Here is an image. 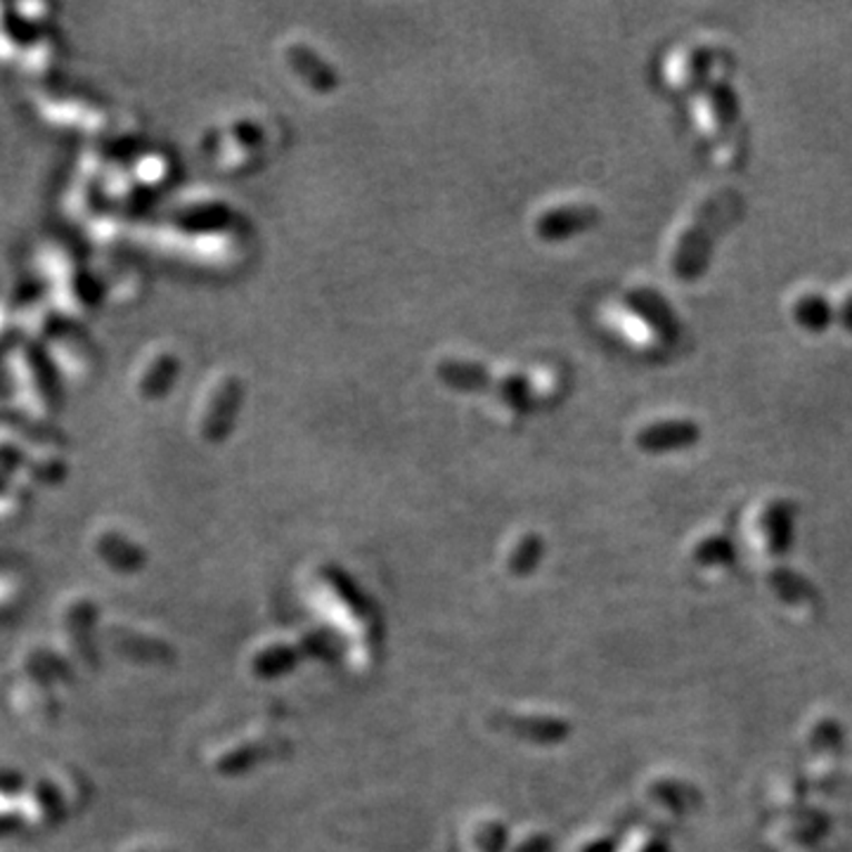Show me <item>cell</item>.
<instances>
[{"mask_svg": "<svg viewBox=\"0 0 852 852\" xmlns=\"http://www.w3.org/2000/svg\"><path fill=\"white\" fill-rule=\"evenodd\" d=\"M235 133H237V138H239L242 143H246V145H256V143L263 140L261 128H258L256 124H252V121H242V124H237V126H235Z\"/></svg>", "mask_w": 852, "mask_h": 852, "instance_id": "4fadbf2b", "label": "cell"}, {"mask_svg": "<svg viewBox=\"0 0 852 852\" xmlns=\"http://www.w3.org/2000/svg\"><path fill=\"white\" fill-rule=\"evenodd\" d=\"M599 221H601V214L595 204L557 206V208H549V212H545L536 221V235L542 242H561V239L593 231Z\"/></svg>", "mask_w": 852, "mask_h": 852, "instance_id": "3957f363", "label": "cell"}, {"mask_svg": "<svg viewBox=\"0 0 852 852\" xmlns=\"http://www.w3.org/2000/svg\"><path fill=\"white\" fill-rule=\"evenodd\" d=\"M298 79L315 92H332L339 86L336 71L306 43H294L284 52Z\"/></svg>", "mask_w": 852, "mask_h": 852, "instance_id": "52a82bcc", "label": "cell"}, {"mask_svg": "<svg viewBox=\"0 0 852 852\" xmlns=\"http://www.w3.org/2000/svg\"><path fill=\"white\" fill-rule=\"evenodd\" d=\"M242 405V382L237 376H227L214 393V401L208 405L204 420V435L208 441L221 443L231 435L237 412Z\"/></svg>", "mask_w": 852, "mask_h": 852, "instance_id": "5b68a950", "label": "cell"}, {"mask_svg": "<svg viewBox=\"0 0 852 852\" xmlns=\"http://www.w3.org/2000/svg\"><path fill=\"white\" fill-rule=\"evenodd\" d=\"M791 315L795 320V325L810 334H824L833 322H836V309H833V303L817 292H810L795 298Z\"/></svg>", "mask_w": 852, "mask_h": 852, "instance_id": "9c48e42d", "label": "cell"}, {"mask_svg": "<svg viewBox=\"0 0 852 852\" xmlns=\"http://www.w3.org/2000/svg\"><path fill=\"white\" fill-rule=\"evenodd\" d=\"M708 107L713 114V121L723 136H732V133L742 126V102L738 95L727 81H717L708 86Z\"/></svg>", "mask_w": 852, "mask_h": 852, "instance_id": "30bf717a", "label": "cell"}, {"mask_svg": "<svg viewBox=\"0 0 852 852\" xmlns=\"http://www.w3.org/2000/svg\"><path fill=\"white\" fill-rule=\"evenodd\" d=\"M836 322L848 334H852V294H848L841 306L836 309Z\"/></svg>", "mask_w": 852, "mask_h": 852, "instance_id": "5bb4252c", "label": "cell"}, {"mask_svg": "<svg viewBox=\"0 0 852 852\" xmlns=\"http://www.w3.org/2000/svg\"><path fill=\"white\" fill-rule=\"evenodd\" d=\"M435 372H439V379L448 389L460 391V393H498L500 395V391H502L505 376L490 374L479 363H467V360L445 358L443 363L435 368Z\"/></svg>", "mask_w": 852, "mask_h": 852, "instance_id": "8992f818", "label": "cell"}, {"mask_svg": "<svg viewBox=\"0 0 852 852\" xmlns=\"http://www.w3.org/2000/svg\"><path fill=\"white\" fill-rule=\"evenodd\" d=\"M625 306L637 317L647 322V327L666 344H675L682 334V322L668 298L652 287H637L625 294Z\"/></svg>", "mask_w": 852, "mask_h": 852, "instance_id": "7a4b0ae2", "label": "cell"}, {"mask_svg": "<svg viewBox=\"0 0 852 852\" xmlns=\"http://www.w3.org/2000/svg\"><path fill=\"white\" fill-rule=\"evenodd\" d=\"M793 505L786 500H772L763 509L761 528L765 533L770 555H784L793 540Z\"/></svg>", "mask_w": 852, "mask_h": 852, "instance_id": "ba28073f", "label": "cell"}, {"mask_svg": "<svg viewBox=\"0 0 852 852\" xmlns=\"http://www.w3.org/2000/svg\"><path fill=\"white\" fill-rule=\"evenodd\" d=\"M701 435H704V429L694 420H663L639 429L635 443L644 452L660 454L694 448L701 441Z\"/></svg>", "mask_w": 852, "mask_h": 852, "instance_id": "277c9868", "label": "cell"}, {"mask_svg": "<svg viewBox=\"0 0 852 852\" xmlns=\"http://www.w3.org/2000/svg\"><path fill=\"white\" fill-rule=\"evenodd\" d=\"M713 67V50L711 48H696L687 57V67H685V81L692 90L701 88L708 81V74Z\"/></svg>", "mask_w": 852, "mask_h": 852, "instance_id": "7c38bea8", "label": "cell"}, {"mask_svg": "<svg viewBox=\"0 0 852 852\" xmlns=\"http://www.w3.org/2000/svg\"><path fill=\"white\" fill-rule=\"evenodd\" d=\"M694 561L701 566H729L734 564V545L725 536H711L696 545Z\"/></svg>", "mask_w": 852, "mask_h": 852, "instance_id": "8fae6325", "label": "cell"}, {"mask_svg": "<svg viewBox=\"0 0 852 852\" xmlns=\"http://www.w3.org/2000/svg\"><path fill=\"white\" fill-rule=\"evenodd\" d=\"M738 212H742V197L729 193V189L708 197L698 206V212L675 246L673 275L677 280L694 282L706 275L715 239L723 233V227L738 216Z\"/></svg>", "mask_w": 852, "mask_h": 852, "instance_id": "6da1fadb", "label": "cell"}]
</instances>
